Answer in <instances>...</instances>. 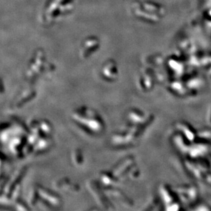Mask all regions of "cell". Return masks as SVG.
<instances>
[{
	"instance_id": "8",
	"label": "cell",
	"mask_w": 211,
	"mask_h": 211,
	"mask_svg": "<svg viewBox=\"0 0 211 211\" xmlns=\"http://www.w3.org/2000/svg\"><path fill=\"white\" fill-rule=\"evenodd\" d=\"M36 92L33 89H25L21 93L17 99L15 101V106L20 107L25 105L29 101L32 100L35 96Z\"/></svg>"
},
{
	"instance_id": "4",
	"label": "cell",
	"mask_w": 211,
	"mask_h": 211,
	"mask_svg": "<svg viewBox=\"0 0 211 211\" xmlns=\"http://www.w3.org/2000/svg\"><path fill=\"white\" fill-rule=\"evenodd\" d=\"M54 187L57 189L64 192H77L79 190V186L76 183H73L67 178H64L55 181Z\"/></svg>"
},
{
	"instance_id": "11",
	"label": "cell",
	"mask_w": 211,
	"mask_h": 211,
	"mask_svg": "<svg viewBox=\"0 0 211 211\" xmlns=\"http://www.w3.org/2000/svg\"><path fill=\"white\" fill-rule=\"evenodd\" d=\"M52 126L46 120H40L38 122V135H40V133H42L44 137H49L52 133Z\"/></svg>"
},
{
	"instance_id": "13",
	"label": "cell",
	"mask_w": 211,
	"mask_h": 211,
	"mask_svg": "<svg viewBox=\"0 0 211 211\" xmlns=\"http://www.w3.org/2000/svg\"><path fill=\"white\" fill-rule=\"evenodd\" d=\"M39 198L37 188H32L29 191V197H28V202L30 205L35 206L38 202V200Z\"/></svg>"
},
{
	"instance_id": "6",
	"label": "cell",
	"mask_w": 211,
	"mask_h": 211,
	"mask_svg": "<svg viewBox=\"0 0 211 211\" xmlns=\"http://www.w3.org/2000/svg\"><path fill=\"white\" fill-rule=\"evenodd\" d=\"M117 182V179L112 174V172H103L99 176V184L104 188L113 187Z\"/></svg>"
},
{
	"instance_id": "12",
	"label": "cell",
	"mask_w": 211,
	"mask_h": 211,
	"mask_svg": "<svg viewBox=\"0 0 211 211\" xmlns=\"http://www.w3.org/2000/svg\"><path fill=\"white\" fill-rule=\"evenodd\" d=\"M72 161L75 165H81L84 162V157L81 150L76 149L72 153Z\"/></svg>"
},
{
	"instance_id": "2",
	"label": "cell",
	"mask_w": 211,
	"mask_h": 211,
	"mask_svg": "<svg viewBox=\"0 0 211 211\" xmlns=\"http://www.w3.org/2000/svg\"><path fill=\"white\" fill-rule=\"evenodd\" d=\"M87 187L89 190L90 193L94 197L95 201L98 203L100 206L107 210H113L114 207L113 204L107 198L106 193L102 191L101 184L99 183L94 182V181H90L87 183Z\"/></svg>"
},
{
	"instance_id": "9",
	"label": "cell",
	"mask_w": 211,
	"mask_h": 211,
	"mask_svg": "<svg viewBox=\"0 0 211 211\" xmlns=\"http://www.w3.org/2000/svg\"><path fill=\"white\" fill-rule=\"evenodd\" d=\"M114 64L112 63H107L105 66H103L102 70V76L105 81H114L117 77V68H113L111 70L114 66Z\"/></svg>"
},
{
	"instance_id": "1",
	"label": "cell",
	"mask_w": 211,
	"mask_h": 211,
	"mask_svg": "<svg viewBox=\"0 0 211 211\" xmlns=\"http://www.w3.org/2000/svg\"><path fill=\"white\" fill-rule=\"evenodd\" d=\"M72 119L83 130L92 135H98L105 130L102 117L94 109L81 107L72 112Z\"/></svg>"
},
{
	"instance_id": "5",
	"label": "cell",
	"mask_w": 211,
	"mask_h": 211,
	"mask_svg": "<svg viewBox=\"0 0 211 211\" xmlns=\"http://www.w3.org/2000/svg\"><path fill=\"white\" fill-rule=\"evenodd\" d=\"M132 159L130 157L129 158H124L121 160V161L114 166V167L112 169L111 172L113 175L115 176L116 178L118 180L120 178H122V176L126 175V171L127 170L128 166L132 164Z\"/></svg>"
},
{
	"instance_id": "3",
	"label": "cell",
	"mask_w": 211,
	"mask_h": 211,
	"mask_svg": "<svg viewBox=\"0 0 211 211\" xmlns=\"http://www.w3.org/2000/svg\"><path fill=\"white\" fill-rule=\"evenodd\" d=\"M36 188L39 198L46 205H47V206L53 208H59L62 206V200L60 195L52 191H50L48 188L43 187L41 185H38Z\"/></svg>"
},
{
	"instance_id": "10",
	"label": "cell",
	"mask_w": 211,
	"mask_h": 211,
	"mask_svg": "<svg viewBox=\"0 0 211 211\" xmlns=\"http://www.w3.org/2000/svg\"><path fill=\"white\" fill-rule=\"evenodd\" d=\"M52 145L51 139H49V137H40L38 139L37 142L34 146V149L35 152L37 153H43L46 150H49L50 147Z\"/></svg>"
},
{
	"instance_id": "14",
	"label": "cell",
	"mask_w": 211,
	"mask_h": 211,
	"mask_svg": "<svg viewBox=\"0 0 211 211\" xmlns=\"http://www.w3.org/2000/svg\"><path fill=\"white\" fill-rule=\"evenodd\" d=\"M15 203H16L17 210H29L28 206H27L23 202H19V201H18V200H17V201L15 202Z\"/></svg>"
},
{
	"instance_id": "7",
	"label": "cell",
	"mask_w": 211,
	"mask_h": 211,
	"mask_svg": "<svg viewBox=\"0 0 211 211\" xmlns=\"http://www.w3.org/2000/svg\"><path fill=\"white\" fill-rule=\"evenodd\" d=\"M104 190L106 195H108L111 198L115 199L116 201L120 202L122 204H126L128 198L122 191L113 187L105 188Z\"/></svg>"
}]
</instances>
